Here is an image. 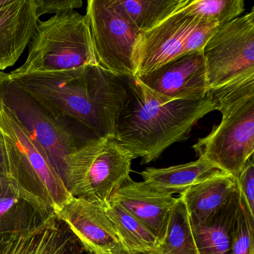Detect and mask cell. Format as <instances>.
Wrapping results in <instances>:
<instances>
[{"label": "cell", "instance_id": "6da1fadb", "mask_svg": "<svg viewBox=\"0 0 254 254\" xmlns=\"http://www.w3.org/2000/svg\"><path fill=\"white\" fill-rule=\"evenodd\" d=\"M11 77L55 117L78 123L99 138H115L129 99L124 78L99 65Z\"/></svg>", "mask_w": 254, "mask_h": 254}, {"label": "cell", "instance_id": "7a4b0ae2", "mask_svg": "<svg viewBox=\"0 0 254 254\" xmlns=\"http://www.w3.org/2000/svg\"><path fill=\"white\" fill-rule=\"evenodd\" d=\"M129 99L116 126L115 139L141 164L157 160L176 142L186 140L203 117L216 111L207 94L203 99L168 101L151 93L135 77L126 78Z\"/></svg>", "mask_w": 254, "mask_h": 254}, {"label": "cell", "instance_id": "3957f363", "mask_svg": "<svg viewBox=\"0 0 254 254\" xmlns=\"http://www.w3.org/2000/svg\"><path fill=\"white\" fill-rule=\"evenodd\" d=\"M0 130L4 145L2 170L23 198L50 216L72 197L64 182L41 145L2 105Z\"/></svg>", "mask_w": 254, "mask_h": 254}, {"label": "cell", "instance_id": "277c9868", "mask_svg": "<svg viewBox=\"0 0 254 254\" xmlns=\"http://www.w3.org/2000/svg\"><path fill=\"white\" fill-rule=\"evenodd\" d=\"M27 59L11 75L62 72L99 65L85 15L76 11L38 22Z\"/></svg>", "mask_w": 254, "mask_h": 254}, {"label": "cell", "instance_id": "5b68a950", "mask_svg": "<svg viewBox=\"0 0 254 254\" xmlns=\"http://www.w3.org/2000/svg\"><path fill=\"white\" fill-rule=\"evenodd\" d=\"M0 105L41 145L63 181L67 156L99 138L84 126L50 114L7 72H0Z\"/></svg>", "mask_w": 254, "mask_h": 254}, {"label": "cell", "instance_id": "8992f818", "mask_svg": "<svg viewBox=\"0 0 254 254\" xmlns=\"http://www.w3.org/2000/svg\"><path fill=\"white\" fill-rule=\"evenodd\" d=\"M133 160L115 138H98L67 156L64 182L72 197L105 206L131 180Z\"/></svg>", "mask_w": 254, "mask_h": 254}, {"label": "cell", "instance_id": "52a82bcc", "mask_svg": "<svg viewBox=\"0 0 254 254\" xmlns=\"http://www.w3.org/2000/svg\"><path fill=\"white\" fill-rule=\"evenodd\" d=\"M180 11L146 32H141L134 51V77L146 75L180 56L203 51L219 28Z\"/></svg>", "mask_w": 254, "mask_h": 254}, {"label": "cell", "instance_id": "ba28073f", "mask_svg": "<svg viewBox=\"0 0 254 254\" xmlns=\"http://www.w3.org/2000/svg\"><path fill=\"white\" fill-rule=\"evenodd\" d=\"M221 121L193 145L198 157L220 170L239 178L254 152V97L236 102L219 111Z\"/></svg>", "mask_w": 254, "mask_h": 254}, {"label": "cell", "instance_id": "9c48e42d", "mask_svg": "<svg viewBox=\"0 0 254 254\" xmlns=\"http://www.w3.org/2000/svg\"><path fill=\"white\" fill-rule=\"evenodd\" d=\"M98 64L122 78L134 77V51L141 32L114 0H89L86 8Z\"/></svg>", "mask_w": 254, "mask_h": 254}, {"label": "cell", "instance_id": "30bf717a", "mask_svg": "<svg viewBox=\"0 0 254 254\" xmlns=\"http://www.w3.org/2000/svg\"><path fill=\"white\" fill-rule=\"evenodd\" d=\"M203 54L209 89L254 76V8L220 26Z\"/></svg>", "mask_w": 254, "mask_h": 254}, {"label": "cell", "instance_id": "8fae6325", "mask_svg": "<svg viewBox=\"0 0 254 254\" xmlns=\"http://www.w3.org/2000/svg\"><path fill=\"white\" fill-rule=\"evenodd\" d=\"M91 254H128L100 205L72 197L54 212Z\"/></svg>", "mask_w": 254, "mask_h": 254}, {"label": "cell", "instance_id": "7c38bea8", "mask_svg": "<svg viewBox=\"0 0 254 254\" xmlns=\"http://www.w3.org/2000/svg\"><path fill=\"white\" fill-rule=\"evenodd\" d=\"M136 78L157 97L168 101L203 99L209 90L203 51L180 56Z\"/></svg>", "mask_w": 254, "mask_h": 254}, {"label": "cell", "instance_id": "4fadbf2b", "mask_svg": "<svg viewBox=\"0 0 254 254\" xmlns=\"http://www.w3.org/2000/svg\"><path fill=\"white\" fill-rule=\"evenodd\" d=\"M0 254H91L53 213L23 231L0 236Z\"/></svg>", "mask_w": 254, "mask_h": 254}, {"label": "cell", "instance_id": "5bb4252c", "mask_svg": "<svg viewBox=\"0 0 254 254\" xmlns=\"http://www.w3.org/2000/svg\"><path fill=\"white\" fill-rule=\"evenodd\" d=\"M38 22L34 0H6L0 5V71L17 63Z\"/></svg>", "mask_w": 254, "mask_h": 254}, {"label": "cell", "instance_id": "9a60e30c", "mask_svg": "<svg viewBox=\"0 0 254 254\" xmlns=\"http://www.w3.org/2000/svg\"><path fill=\"white\" fill-rule=\"evenodd\" d=\"M139 220L158 241H163L176 197L159 194L143 182L130 180L111 199Z\"/></svg>", "mask_w": 254, "mask_h": 254}, {"label": "cell", "instance_id": "2e32d148", "mask_svg": "<svg viewBox=\"0 0 254 254\" xmlns=\"http://www.w3.org/2000/svg\"><path fill=\"white\" fill-rule=\"evenodd\" d=\"M215 165L198 157L196 161L166 168H146L141 172L142 182L153 191L166 196L181 194L214 175L221 173Z\"/></svg>", "mask_w": 254, "mask_h": 254}, {"label": "cell", "instance_id": "e0dca14e", "mask_svg": "<svg viewBox=\"0 0 254 254\" xmlns=\"http://www.w3.org/2000/svg\"><path fill=\"white\" fill-rule=\"evenodd\" d=\"M239 204L237 186L230 199L213 215L202 221H190L199 254H232L230 231Z\"/></svg>", "mask_w": 254, "mask_h": 254}, {"label": "cell", "instance_id": "ac0fdd59", "mask_svg": "<svg viewBox=\"0 0 254 254\" xmlns=\"http://www.w3.org/2000/svg\"><path fill=\"white\" fill-rule=\"evenodd\" d=\"M236 179L221 172L195 185L180 195L184 202L190 221H202L213 215L236 190Z\"/></svg>", "mask_w": 254, "mask_h": 254}, {"label": "cell", "instance_id": "d6986e66", "mask_svg": "<svg viewBox=\"0 0 254 254\" xmlns=\"http://www.w3.org/2000/svg\"><path fill=\"white\" fill-rule=\"evenodd\" d=\"M48 217L20 195L0 166V236L27 230Z\"/></svg>", "mask_w": 254, "mask_h": 254}, {"label": "cell", "instance_id": "ffe728a7", "mask_svg": "<svg viewBox=\"0 0 254 254\" xmlns=\"http://www.w3.org/2000/svg\"><path fill=\"white\" fill-rule=\"evenodd\" d=\"M103 207L114 223L127 254L157 251L159 242L155 236L130 212L114 201H110Z\"/></svg>", "mask_w": 254, "mask_h": 254}, {"label": "cell", "instance_id": "44dd1931", "mask_svg": "<svg viewBox=\"0 0 254 254\" xmlns=\"http://www.w3.org/2000/svg\"><path fill=\"white\" fill-rule=\"evenodd\" d=\"M141 32H146L178 11L186 0H114Z\"/></svg>", "mask_w": 254, "mask_h": 254}, {"label": "cell", "instance_id": "7402d4cb", "mask_svg": "<svg viewBox=\"0 0 254 254\" xmlns=\"http://www.w3.org/2000/svg\"><path fill=\"white\" fill-rule=\"evenodd\" d=\"M153 254H199L188 211L181 197L172 208L164 239Z\"/></svg>", "mask_w": 254, "mask_h": 254}, {"label": "cell", "instance_id": "603a6c76", "mask_svg": "<svg viewBox=\"0 0 254 254\" xmlns=\"http://www.w3.org/2000/svg\"><path fill=\"white\" fill-rule=\"evenodd\" d=\"M199 20L219 26L240 17L245 11L244 0H186L179 8Z\"/></svg>", "mask_w": 254, "mask_h": 254}, {"label": "cell", "instance_id": "cb8c5ba5", "mask_svg": "<svg viewBox=\"0 0 254 254\" xmlns=\"http://www.w3.org/2000/svg\"><path fill=\"white\" fill-rule=\"evenodd\" d=\"M254 218L239 192V208L230 231L232 254H254Z\"/></svg>", "mask_w": 254, "mask_h": 254}, {"label": "cell", "instance_id": "d4e9b609", "mask_svg": "<svg viewBox=\"0 0 254 254\" xmlns=\"http://www.w3.org/2000/svg\"><path fill=\"white\" fill-rule=\"evenodd\" d=\"M238 188L248 212L254 218V156L249 159L236 179Z\"/></svg>", "mask_w": 254, "mask_h": 254}, {"label": "cell", "instance_id": "484cf974", "mask_svg": "<svg viewBox=\"0 0 254 254\" xmlns=\"http://www.w3.org/2000/svg\"><path fill=\"white\" fill-rule=\"evenodd\" d=\"M38 18L45 14H62L82 7L81 0H34Z\"/></svg>", "mask_w": 254, "mask_h": 254}, {"label": "cell", "instance_id": "4316f807", "mask_svg": "<svg viewBox=\"0 0 254 254\" xmlns=\"http://www.w3.org/2000/svg\"><path fill=\"white\" fill-rule=\"evenodd\" d=\"M3 138H2V132L0 130V166L2 167V160H3Z\"/></svg>", "mask_w": 254, "mask_h": 254}, {"label": "cell", "instance_id": "83f0119b", "mask_svg": "<svg viewBox=\"0 0 254 254\" xmlns=\"http://www.w3.org/2000/svg\"><path fill=\"white\" fill-rule=\"evenodd\" d=\"M129 254H153L151 253H145V252H136V253H130Z\"/></svg>", "mask_w": 254, "mask_h": 254}, {"label": "cell", "instance_id": "f1b7e54d", "mask_svg": "<svg viewBox=\"0 0 254 254\" xmlns=\"http://www.w3.org/2000/svg\"><path fill=\"white\" fill-rule=\"evenodd\" d=\"M6 0H0V5H2V4L5 3Z\"/></svg>", "mask_w": 254, "mask_h": 254}]
</instances>
